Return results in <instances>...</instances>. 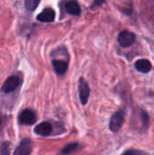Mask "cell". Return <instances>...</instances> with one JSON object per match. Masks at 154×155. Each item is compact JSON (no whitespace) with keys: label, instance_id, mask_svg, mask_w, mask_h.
<instances>
[{"label":"cell","instance_id":"cell-1","mask_svg":"<svg viewBox=\"0 0 154 155\" xmlns=\"http://www.w3.org/2000/svg\"><path fill=\"white\" fill-rule=\"evenodd\" d=\"M124 118H125V111L121 109L114 113L109 123V128L113 133H117L120 131V129L123 127L124 124Z\"/></svg>","mask_w":154,"mask_h":155},{"label":"cell","instance_id":"cell-2","mask_svg":"<svg viewBox=\"0 0 154 155\" xmlns=\"http://www.w3.org/2000/svg\"><path fill=\"white\" fill-rule=\"evenodd\" d=\"M135 41H136L135 34L128 30L122 31L118 35V43L122 47L124 48L132 46L135 43Z\"/></svg>","mask_w":154,"mask_h":155},{"label":"cell","instance_id":"cell-3","mask_svg":"<svg viewBox=\"0 0 154 155\" xmlns=\"http://www.w3.org/2000/svg\"><path fill=\"white\" fill-rule=\"evenodd\" d=\"M78 92H79V99L82 104L85 105L89 100L90 97V87L88 83L85 81L84 77H81L79 79V84H78Z\"/></svg>","mask_w":154,"mask_h":155},{"label":"cell","instance_id":"cell-4","mask_svg":"<svg viewBox=\"0 0 154 155\" xmlns=\"http://www.w3.org/2000/svg\"><path fill=\"white\" fill-rule=\"evenodd\" d=\"M36 114L31 109L23 110L18 115V122L23 125H32L36 122Z\"/></svg>","mask_w":154,"mask_h":155},{"label":"cell","instance_id":"cell-5","mask_svg":"<svg viewBox=\"0 0 154 155\" xmlns=\"http://www.w3.org/2000/svg\"><path fill=\"white\" fill-rule=\"evenodd\" d=\"M19 84H20L19 77L16 75H11L5 81L1 89H2V92L5 94H9V93L14 92L15 89H17Z\"/></svg>","mask_w":154,"mask_h":155},{"label":"cell","instance_id":"cell-6","mask_svg":"<svg viewBox=\"0 0 154 155\" xmlns=\"http://www.w3.org/2000/svg\"><path fill=\"white\" fill-rule=\"evenodd\" d=\"M32 151V142L30 139H24L16 147L13 155H30Z\"/></svg>","mask_w":154,"mask_h":155},{"label":"cell","instance_id":"cell-7","mask_svg":"<svg viewBox=\"0 0 154 155\" xmlns=\"http://www.w3.org/2000/svg\"><path fill=\"white\" fill-rule=\"evenodd\" d=\"M36 19L43 23H51L55 19V12L53 8L47 7L37 15Z\"/></svg>","mask_w":154,"mask_h":155},{"label":"cell","instance_id":"cell-8","mask_svg":"<svg viewBox=\"0 0 154 155\" xmlns=\"http://www.w3.org/2000/svg\"><path fill=\"white\" fill-rule=\"evenodd\" d=\"M53 132L52 124L48 122H43L35 126L34 128V134L40 136H49Z\"/></svg>","mask_w":154,"mask_h":155},{"label":"cell","instance_id":"cell-9","mask_svg":"<svg viewBox=\"0 0 154 155\" xmlns=\"http://www.w3.org/2000/svg\"><path fill=\"white\" fill-rule=\"evenodd\" d=\"M134 67L140 73L148 74L152 70V63L147 59H139L135 62Z\"/></svg>","mask_w":154,"mask_h":155},{"label":"cell","instance_id":"cell-10","mask_svg":"<svg viewBox=\"0 0 154 155\" xmlns=\"http://www.w3.org/2000/svg\"><path fill=\"white\" fill-rule=\"evenodd\" d=\"M52 65L54 67V70L60 75L64 74L68 69V64L65 61L59 60V59H53Z\"/></svg>","mask_w":154,"mask_h":155},{"label":"cell","instance_id":"cell-11","mask_svg":"<svg viewBox=\"0 0 154 155\" xmlns=\"http://www.w3.org/2000/svg\"><path fill=\"white\" fill-rule=\"evenodd\" d=\"M65 11L73 15H80L81 14V7L76 1H68L65 3L64 5Z\"/></svg>","mask_w":154,"mask_h":155},{"label":"cell","instance_id":"cell-12","mask_svg":"<svg viewBox=\"0 0 154 155\" xmlns=\"http://www.w3.org/2000/svg\"><path fill=\"white\" fill-rule=\"evenodd\" d=\"M140 118H141V124H142V129H141V132L142 133H145L149 126H150V116H149V114L143 110V109H140Z\"/></svg>","mask_w":154,"mask_h":155},{"label":"cell","instance_id":"cell-13","mask_svg":"<svg viewBox=\"0 0 154 155\" xmlns=\"http://www.w3.org/2000/svg\"><path fill=\"white\" fill-rule=\"evenodd\" d=\"M78 149H79V144L78 143H70V144H67L66 146H64L61 153L64 155H68L74 153Z\"/></svg>","mask_w":154,"mask_h":155},{"label":"cell","instance_id":"cell-14","mask_svg":"<svg viewBox=\"0 0 154 155\" xmlns=\"http://www.w3.org/2000/svg\"><path fill=\"white\" fill-rule=\"evenodd\" d=\"M40 4V1L38 0H26L25 1V6L28 11H34L37 7V5Z\"/></svg>","mask_w":154,"mask_h":155},{"label":"cell","instance_id":"cell-15","mask_svg":"<svg viewBox=\"0 0 154 155\" xmlns=\"http://www.w3.org/2000/svg\"><path fill=\"white\" fill-rule=\"evenodd\" d=\"M10 153V143L8 142H3L0 147V155H9Z\"/></svg>","mask_w":154,"mask_h":155},{"label":"cell","instance_id":"cell-16","mask_svg":"<svg viewBox=\"0 0 154 155\" xmlns=\"http://www.w3.org/2000/svg\"><path fill=\"white\" fill-rule=\"evenodd\" d=\"M122 155H147L144 152L139 151V150H134V149H130L125 151Z\"/></svg>","mask_w":154,"mask_h":155},{"label":"cell","instance_id":"cell-17","mask_svg":"<svg viewBox=\"0 0 154 155\" xmlns=\"http://www.w3.org/2000/svg\"><path fill=\"white\" fill-rule=\"evenodd\" d=\"M103 3H104V1H95V2L93 3V5L92 7H93L94 5H96V6H97V5H103Z\"/></svg>","mask_w":154,"mask_h":155},{"label":"cell","instance_id":"cell-18","mask_svg":"<svg viewBox=\"0 0 154 155\" xmlns=\"http://www.w3.org/2000/svg\"><path fill=\"white\" fill-rule=\"evenodd\" d=\"M0 126H1V119H0Z\"/></svg>","mask_w":154,"mask_h":155}]
</instances>
